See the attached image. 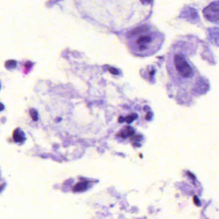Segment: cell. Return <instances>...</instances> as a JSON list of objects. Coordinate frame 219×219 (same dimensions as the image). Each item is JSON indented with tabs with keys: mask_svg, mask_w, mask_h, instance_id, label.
Segmentation results:
<instances>
[{
	"mask_svg": "<svg viewBox=\"0 0 219 219\" xmlns=\"http://www.w3.org/2000/svg\"><path fill=\"white\" fill-rule=\"evenodd\" d=\"M177 53L171 50L168 60L167 72L173 84L179 88L188 89L194 86L198 80V70L186 58V54Z\"/></svg>",
	"mask_w": 219,
	"mask_h": 219,
	"instance_id": "1",
	"label": "cell"
},
{
	"mask_svg": "<svg viewBox=\"0 0 219 219\" xmlns=\"http://www.w3.org/2000/svg\"><path fill=\"white\" fill-rule=\"evenodd\" d=\"M163 34L151 26L145 25L128 34L129 47L136 55H152L159 50L163 41Z\"/></svg>",
	"mask_w": 219,
	"mask_h": 219,
	"instance_id": "2",
	"label": "cell"
},
{
	"mask_svg": "<svg viewBox=\"0 0 219 219\" xmlns=\"http://www.w3.org/2000/svg\"><path fill=\"white\" fill-rule=\"evenodd\" d=\"M25 135L20 129H16L13 133V139L16 143L23 142L25 140Z\"/></svg>",
	"mask_w": 219,
	"mask_h": 219,
	"instance_id": "3",
	"label": "cell"
},
{
	"mask_svg": "<svg viewBox=\"0 0 219 219\" xmlns=\"http://www.w3.org/2000/svg\"><path fill=\"white\" fill-rule=\"evenodd\" d=\"M89 182L87 181H82L79 182L77 183L73 187V190L75 192H80L84 191L89 187Z\"/></svg>",
	"mask_w": 219,
	"mask_h": 219,
	"instance_id": "4",
	"label": "cell"
},
{
	"mask_svg": "<svg viewBox=\"0 0 219 219\" xmlns=\"http://www.w3.org/2000/svg\"><path fill=\"white\" fill-rule=\"evenodd\" d=\"M30 115L31 116L34 121H37L38 120V113L34 109H31L30 110Z\"/></svg>",
	"mask_w": 219,
	"mask_h": 219,
	"instance_id": "5",
	"label": "cell"
},
{
	"mask_svg": "<svg viewBox=\"0 0 219 219\" xmlns=\"http://www.w3.org/2000/svg\"><path fill=\"white\" fill-rule=\"evenodd\" d=\"M134 118H133V116H126L125 118V121L127 122V123H130V122L133 121V120L134 119Z\"/></svg>",
	"mask_w": 219,
	"mask_h": 219,
	"instance_id": "6",
	"label": "cell"
},
{
	"mask_svg": "<svg viewBox=\"0 0 219 219\" xmlns=\"http://www.w3.org/2000/svg\"><path fill=\"white\" fill-rule=\"evenodd\" d=\"M109 72H110L111 73L115 74V75H116V74L118 73V70H116L115 68H110V69H109Z\"/></svg>",
	"mask_w": 219,
	"mask_h": 219,
	"instance_id": "7",
	"label": "cell"
},
{
	"mask_svg": "<svg viewBox=\"0 0 219 219\" xmlns=\"http://www.w3.org/2000/svg\"><path fill=\"white\" fill-rule=\"evenodd\" d=\"M125 120V118L122 117V116H120L119 118H118V121L120 122V123H122Z\"/></svg>",
	"mask_w": 219,
	"mask_h": 219,
	"instance_id": "8",
	"label": "cell"
},
{
	"mask_svg": "<svg viewBox=\"0 0 219 219\" xmlns=\"http://www.w3.org/2000/svg\"><path fill=\"white\" fill-rule=\"evenodd\" d=\"M14 63H15V62H14V61H13V62H12V64H14ZM12 63H11V64H10V68H12Z\"/></svg>",
	"mask_w": 219,
	"mask_h": 219,
	"instance_id": "9",
	"label": "cell"
}]
</instances>
